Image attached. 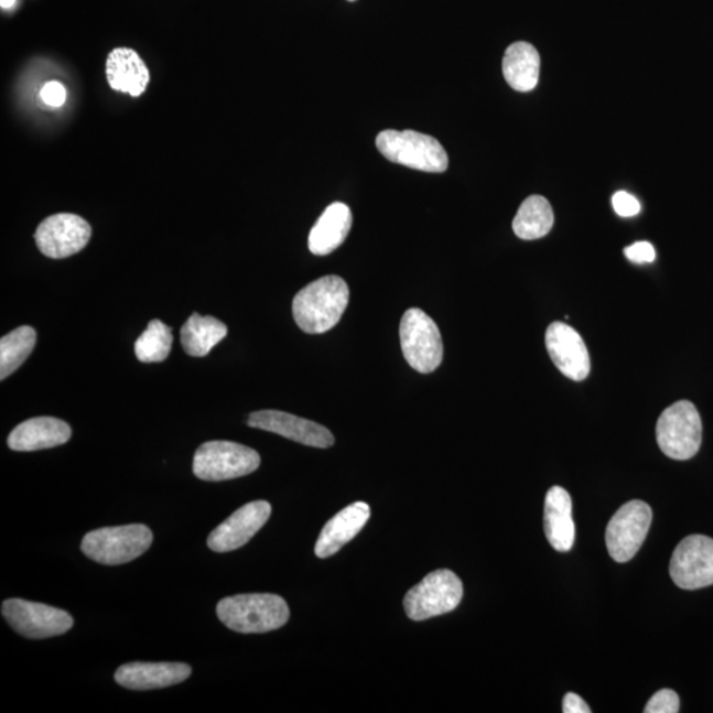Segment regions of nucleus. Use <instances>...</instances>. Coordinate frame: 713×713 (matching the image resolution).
Segmentation results:
<instances>
[{"label": "nucleus", "instance_id": "f257e3e1", "mask_svg": "<svg viewBox=\"0 0 713 713\" xmlns=\"http://www.w3.org/2000/svg\"><path fill=\"white\" fill-rule=\"evenodd\" d=\"M349 303V287L343 278L328 276L304 287L292 302L293 318L309 335H322L338 324Z\"/></svg>", "mask_w": 713, "mask_h": 713}, {"label": "nucleus", "instance_id": "f03ea898", "mask_svg": "<svg viewBox=\"0 0 713 713\" xmlns=\"http://www.w3.org/2000/svg\"><path fill=\"white\" fill-rule=\"evenodd\" d=\"M217 616L226 628L242 635L281 629L290 619L285 599L272 593H249L223 598Z\"/></svg>", "mask_w": 713, "mask_h": 713}, {"label": "nucleus", "instance_id": "7ed1b4c3", "mask_svg": "<svg viewBox=\"0 0 713 713\" xmlns=\"http://www.w3.org/2000/svg\"><path fill=\"white\" fill-rule=\"evenodd\" d=\"M377 149L396 164L423 172L442 173L449 169V155L437 139L421 132L385 130L376 139Z\"/></svg>", "mask_w": 713, "mask_h": 713}, {"label": "nucleus", "instance_id": "20e7f679", "mask_svg": "<svg viewBox=\"0 0 713 713\" xmlns=\"http://www.w3.org/2000/svg\"><path fill=\"white\" fill-rule=\"evenodd\" d=\"M152 541V531L147 526L126 525L88 532L83 539L82 550L91 561L119 565L142 557Z\"/></svg>", "mask_w": 713, "mask_h": 713}, {"label": "nucleus", "instance_id": "39448f33", "mask_svg": "<svg viewBox=\"0 0 713 713\" xmlns=\"http://www.w3.org/2000/svg\"><path fill=\"white\" fill-rule=\"evenodd\" d=\"M463 595L464 586L455 572L433 571L404 596L406 615L412 622H425L445 615L457 608Z\"/></svg>", "mask_w": 713, "mask_h": 713}, {"label": "nucleus", "instance_id": "423d86ee", "mask_svg": "<svg viewBox=\"0 0 713 713\" xmlns=\"http://www.w3.org/2000/svg\"><path fill=\"white\" fill-rule=\"evenodd\" d=\"M261 465V456L249 446L233 443H204L193 458V473L204 482H226L250 475Z\"/></svg>", "mask_w": 713, "mask_h": 713}, {"label": "nucleus", "instance_id": "0eeeda50", "mask_svg": "<svg viewBox=\"0 0 713 713\" xmlns=\"http://www.w3.org/2000/svg\"><path fill=\"white\" fill-rule=\"evenodd\" d=\"M702 419L694 403L679 401L662 412L657 423V442L666 456L694 457L702 444Z\"/></svg>", "mask_w": 713, "mask_h": 713}, {"label": "nucleus", "instance_id": "6e6552de", "mask_svg": "<svg viewBox=\"0 0 713 713\" xmlns=\"http://www.w3.org/2000/svg\"><path fill=\"white\" fill-rule=\"evenodd\" d=\"M401 345L412 369L429 375L443 363V339L437 325L422 310L411 309L401 322Z\"/></svg>", "mask_w": 713, "mask_h": 713}, {"label": "nucleus", "instance_id": "1a4fd4ad", "mask_svg": "<svg viewBox=\"0 0 713 713\" xmlns=\"http://www.w3.org/2000/svg\"><path fill=\"white\" fill-rule=\"evenodd\" d=\"M652 511L648 504L635 499L619 508L605 532L606 548L613 561L626 563L636 557L648 536Z\"/></svg>", "mask_w": 713, "mask_h": 713}, {"label": "nucleus", "instance_id": "9d476101", "mask_svg": "<svg viewBox=\"0 0 713 713\" xmlns=\"http://www.w3.org/2000/svg\"><path fill=\"white\" fill-rule=\"evenodd\" d=\"M2 615L13 630L30 639L65 635L75 624L68 612L22 598L6 599Z\"/></svg>", "mask_w": 713, "mask_h": 713}, {"label": "nucleus", "instance_id": "9b49d317", "mask_svg": "<svg viewBox=\"0 0 713 713\" xmlns=\"http://www.w3.org/2000/svg\"><path fill=\"white\" fill-rule=\"evenodd\" d=\"M670 575L679 588L694 591L713 584V539L690 536L677 545Z\"/></svg>", "mask_w": 713, "mask_h": 713}, {"label": "nucleus", "instance_id": "f8f14e48", "mask_svg": "<svg viewBox=\"0 0 713 713\" xmlns=\"http://www.w3.org/2000/svg\"><path fill=\"white\" fill-rule=\"evenodd\" d=\"M91 228L83 217L60 213L37 226L35 241L40 251L52 259L77 255L89 244Z\"/></svg>", "mask_w": 713, "mask_h": 713}, {"label": "nucleus", "instance_id": "ddd939ff", "mask_svg": "<svg viewBox=\"0 0 713 713\" xmlns=\"http://www.w3.org/2000/svg\"><path fill=\"white\" fill-rule=\"evenodd\" d=\"M271 511L268 501H255L242 506L210 532L209 549L215 552H229L244 548L268 523Z\"/></svg>", "mask_w": 713, "mask_h": 713}, {"label": "nucleus", "instance_id": "4468645a", "mask_svg": "<svg viewBox=\"0 0 713 713\" xmlns=\"http://www.w3.org/2000/svg\"><path fill=\"white\" fill-rule=\"evenodd\" d=\"M545 348L552 363L572 381L590 376L591 357L582 336L564 323H552L545 332Z\"/></svg>", "mask_w": 713, "mask_h": 713}, {"label": "nucleus", "instance_id": "2eb2a0df", "mask_svg": "<svg viewBox=\"0 0 713 713\" xmlns=\"http://www.w3.org/2000/svg\"><path fill=\"white\" fill-rule=\"evenodd\" d=\"M248 424L252 429L277 433V435L292 440V442L315 446V449H330L335 444V436L324 425L309 421V419L287 414L283 411L263 410L252 412Z\"/></svg>", "mask_w": 713, "mask_h": 713}, {"label": "nucleus", "instance_id": "dca6fc26", "mask_svg": "<svg viewBox=\"0 0 713 713\" xmlns=\"http://www.w3.org/2000/svg\"><path fill=\"white\" fill-rule=\"evenodd\" d=\"M191 674L192 669L185 663L132 662L117 670L116 682L128 690L149 691L183 683Z\"/></svg>", "mask_w": 713, "mask_h": 713}, {"label": "nucleus", "instance_id": "f3484780", "mask_svg": "<svg viewBox=\"0 0 713 713\" xmlns=\"http://www.w3.org/2000/svg\"><path fill=\"white\" fill-rule=\"evenodd\" d=\"M72 429L62 419L32 418L20 423L10 433L9 446L17 452H33L53 449L69 442Z\"/></svg>", "mask_w": 713, "mask_h": 713}, {"label": "nucleus", "instance_id": "a211bd4d", "mask_svg": "<svg viewBox=\"0 0 713 713\" xmlns=\"http://www.w3.org/2000/svg\"><path fill=\"white\" fill-rule=\"evenodd\" d=\"M370 518L368 504L355 503L337 512L324 526L315 545L316 557L326 559L337 554L346 543L356 538Z\"/></svg>", "mask_w": 713, "mask_h": 713}, {"label": "nucleus", "instance_id": "6ab92c4d", "mask_svg": "<svg viewBox=\"0 0 713 713\" xmlns=\"http://www.w3.org/2000/svg\"><path fill=\"white\" fill-rule=\"evenodd\" d=\"M544 532L557 551L568 552L575 543L576 530L572 519V499L562 486H552L544 501Z\"/></svg>", "mask_w": 713, "mask_h": 713}, {"label": "nucleus", "instance_id": "aec40b11", "mask_svg": "<svg viewBox=\"0 0 713 713\" xmlns=\"http://www.w3.org/2000/svg\"><path fill=\"white\" fill-rule=\"evenodd\" d=\"M106 76L112 89L142 96L150 83V72L141 56L131 48H116L106 60Z\"/></svg>", "mask_w": 713, "mask_h": 713}, {"label": "nucleus", "instance_id": "412c9836", "mask_svg": "<svg viewBox=\"0 0 713 713\" xmlns=\"http://www.w3.org/2000/svg\"><path fill=\"white\" fill-rule=\"evenodd\" d=\"M352 223L353 216L348 205H330L310 233L309 248L312 255L328 256L338 249L348 237Z\"/></svg>", "mask_w": 713, "mask_h": 713}, {"label": "nucleus", "instance_id": "4be33fe9", "mask_svg": "<svg viewBox=\"0 0 713 713\" xmlns=\"http://www.w3.org/2000/svg\"><path fill=\"white\" fill-rule=\"evenodd\" d=\"M541 57L534 45L526 42L511 44L505 52L503 72L506 83L517 91H531L539 82Z\"/></svg>", "mask_w": 713, "mask_h": 713}, {"label": "nucleus", "instance_id": "5701e85b", "mask_svg": "<svg viewBox=\"0 0 713 713\" xmlns=\"http://www.w3.org/2000/svg\"><path fill=\"white\" fill-rule=\"evenodd\" d=\"M228 335V326L212 316H202L198 313L186 320L183 325V349L192 357H205L209 352Z\"/></svg>", "mask_w": 713, "mask_h": 713}, {"label": "nucleus", "instance_id": "b1692460", "mask_svg": "<svg viewBox=\"0 0 713 713\" xmlns=\"http://www.w3.org/2000/svg\"><path fill=\"white\" fill-rule=\"evenodd\" d=\"M552 226H554V212L548 199L537 195L525 199L512 222L516 236L525 241L548 236Z\"/></svg>", "mask_w": 713, "mask_h": 713}, {"label": "nucleus", "instance_id": "393cba45", "mask_svg": "<svg viewBox=\"0 0 713 713\" xmlns=\"http://www.w3.org/2000/svg\"><path fill=\"white\" fill-rule=\"evenodd\" d=\"M36 331L29 325L20 326L0 339V379L4 381L30 357L36 345Z\"/></svg>", "mask_w": 713, "mask_h": 713}, {"label": "nucleus", "instance_id": "a878e982", "mask_svg": "<svg viewBox=\"0 0 713 713\" xmlns=\"http://www.w3.org/2000/svg\"><path fill=\"white\" fill-rule=\"evenodd\" d=\"M172 343L171 328L160 320H152L141 337L137 339L136 355L139 361L145 364L162 363L170 356Z\"/></svg>", "mask_w": 713, "mask_h": 713}, {"label": "nucleus", "instance_id": "bb28decb", "mask_svg": "<svg viewBox=\"0 0 713 713\" xmlns=\"http://www.w3.org/2000/svg\"><path fill=\"white\" fill-rule=\"evenodd\" d=\"M679 696L676 691L665 689L658 691L657 694L650 698L648 704L644 710L645 713H678L679 712Z\"/></svg>", "mask_w": 713, "mask_h": 713}, {"label": "nucleus", "instance_id": "cd10ccee", "mask_svg": "<svg viewBox=\"0 0 713 713\" xmlns=\"http://www.w3.org/2000/svg\"><path fill=\"white\" fill-rule=\"evenodd\" d=\"M613 209L622 217H635L641 212V204L635 196L625 191L616 192L612 197Z\"/></svg>", "mask_w": 713, "mask_h": 713}, {"label": "nucleus", "instance_id": "c85d7f7f", "mask_svg": "<svg viewBox=\"0 0 713 713\" xmlns=\"http://www.w3.org/2000/svg\"><path fill=\"white\" fill-rule=\"evenodd\" d=\"M624 255L633 263H651L656 261L657 252L650 242L639 241L625 248Z\"/></svg>", "mask_w": 713, "mask_h": 713}, {"label": "nucleus", "instance_id": "c756f323", "mask_svg": "<svg viewBox=\"0 0 713 713\" xmlns=\"http://www.w3.org/2000/svg\"><path fill=\"white\" fill-rule=\"evenodd\" d=\"M40 97L52 108H60L66 101V90L62 84L52 82L44 85V88L40 91Z\"/></svg>", "mask_w": 713, "mask_h": 713}, {"label": "nucleus", "instance_id": "7c9ffc66", "mask_svg": "<svg viewBox=\"0 0 713 713\" xmlns=\"http://www.w3.org/2000/svg\"><path fill=\"white\" fill-rule=\"evenodd\" d=\"M563 712L564 713H590L592 712L582 698L573 692H569L568 695L563 699Z\"/></svg>", "mask_w": 713, "mask_h": 713}, {"label": "nucleus", "instance_id": "2f4dec72", "mask_svg": "<svg viewBox=\"0 0 713 713\" xmlns=\"http://www.w3.org/2000/svg\"><path fill=\"white\" fill-rule=\"evenodd\" d=\"M17 0H0V4H2V9L4 10H10L12 9L13 6H15Z\"/></svg>", "mask_w": 713, "mask_h": 713}, {"label": "nucleus", "instance_id": "473e14b6", "mask_svg": "<svg viewBox=\"0 0 713 713\" xmlns=\"http://www.w3.org/2000/svg\"><path fill=\"white\" fill-rule=\"evenodd\" d=\"M349 2H356V0H349Z\"/></svg>", "mask_w": 713, "mask_h": 713}]
</instances>
